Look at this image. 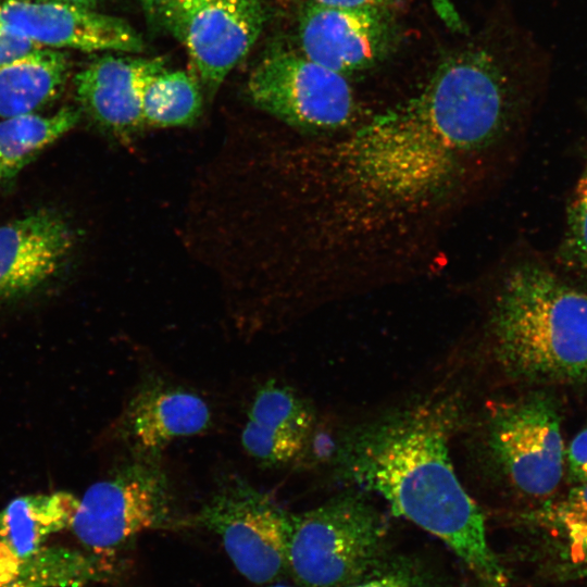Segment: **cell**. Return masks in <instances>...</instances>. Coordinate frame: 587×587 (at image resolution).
I'll list each match as a JSON object with an SVG mask.
<instances>
[{"mask_svg": "<svg viewBox=\"0 0 587 587\" xmlns=\"http://www.w3.org/2000/svg\"><path fill=\"white\" fill-rule=\"evenodd\" d=\"M491 451L514 486L532 497L558 488L564 467L559 417L544 399H529L496 411L489 427Z\"/></svg>", "mask_w": 587, "mask_h": 587, "instance_id": "8", "label": "cell"}, {"mask_svg": "<svg viewBox=\"0 0 587 587\" xmlns=\"http://www.w3.org/2000/svg\"><path fill=\"white\" fill-rule=\"evenodd\" d=\"M486 587H488V586H486Z\"/></svg>", "mask_w": 587, "mask_h": 587, "instance_id": "31", "label": "cell"}, {"mask_svg": "<svg viewBox=\"0 0 587 587\" xmlns=\"http://www.w3.org/2000/svg\"><path fill=\"white\" fill-rule=\"evenodd\" d=\"M492 324L498 354L513 372L554 380L587 372V294L548 271H512L498 295Z\"/></svg>", "mask_w": 587, "mask_h": 587, "instance_id": "3", "label": "cell"}, {"mask_svg": "<svg viewBox=\"0 0 587 587\" xmlns=\"http://www.w3.org/2000/svg\"><path fill=\"white\" fill-rule=\"evenodd\" d=\"M41 48L29 39L0 26V65L15 61Z\"/></svg>", "mask_w": 587, "mask_h": 587, "instance_id": "25", "label": "cell"}, {"mask_svg": "<svg viewBox=\"0 0 587 587\" xmlns=\"http://www.w3.org/2000/svg\"><path fill=\"white\" fill-rule=\"evenodd\" d=\"M192 522L220 538L250 583L262 586L287 573L290 513L245 478L222 480Z\"/></svg>", "mask_w": 587, "mask_h": 587, "instance_id": "6", "label": "cell"}, {"mask_svg": "<svg viewBox=\"0 0 587 587\" xmlns=\"http://www.w3.org/2000/svg\"><path fill=\"white\" fill-rule=\"evenodd\" d=\"M201 108L200 88L188 72L163 70L145 86L142 116L146 128L191 124L200 115Z\"/></svg>", "mask_w": 587, "mask_h": 587, "instance_id": "19", "label": "cell"}, {"mask_svg": "<svg viewBox=\"0 0 587 587\" xmlns=\"http://www.w3.org/2000/svg\"><path fill=\"white\" fill-rule=\"evenodd\" d=\"M177 522L161 458L129 457L78 498L70 528L89 553L108 560L138 535Z\"/></svg>", "mask_w": 587, "mask_h": 587, "instance_id": "5", "label": "cell"}, {"mask_svg": "<svg viewBox=\"0 0 587 587\" xmlns=\"http://www.w3.org/2000/svg\"><path fill=\"white\" fill-rule=\"evenodd\" d=\"M264 0H202L168 28L185 45L201 83L214 92L257 41Z\"/></svg>", "mask_w": 587, "mask_h": 587, "instance_id": "10", "label": "cell"}, {"mask_svg": "<svg viewBox=\"0 0 587 587\" xmlns=\"http://www.w3.org/2000/svg\"><path fill=\"white\" fill-rule=\"evenodd\" d=\"M583 179L587 180V170L585 172V175H584Z\"/></svg>", "mask_w": 587, "mask_h": 587, "instance_id": "30", "label": "cell"}, {"mask_svg": "<svg viewBox=\"0 0 587 587\" xmlns=\"http://www.w3.org/2000/svg\"><path fill=\"white\" fill-rule=\"evenodd\" d=\"M80 111L64 107L49 115L35 112L0 118V188L71 132L80 120Z\"/></svg>", "mask_w": 587, "mask_h": 587, "instance_id": "17", "label": "cell"}, {"mask_svg": "<svg viewBox=\"0 0 587 587\" xmlns=\"http://www.w3.org/2000/svg\"><path fill=\"white\" fill-rule=\"evenodd\" d=\"M47 1L65 3V4H71V5L85 8V9H93L96 5V0H47Z\"/></svg>", "mask_w": 587, "mask_h": 587, "instance_id": "28", "label": "cell"}, {"mask_svg": "<svg viewBox=\"0 0 587 587\" xmlns=\"http://www.w3.org/2000/svg\"><path fill=\"white\" fill-rule=\"evenodd\" d=\"M247 91L260 110L305 132L346 127L355 112L345 75L289 51L265 57L250 74Z\"/></svg>", "mask_w": 587, "mask_h": 587, "instance_id": "7", "label": "cell"}, {"mask_svg": "<svg viewBox=\"0 0 587 587\" xmlns=\"http://www.w3.org/2000/svg\"><path fill=\"white\" fill-rule=\"evenodd\" d=\"M571 473L580 483L587 480V428L578 433L567 449Z\"/></svg>", "mask_w": 587, "mask_h": 587, "instance_id": "26", "label": "cell"}, {"mask_svg": "<svg viewBox=\"0 0 587 587\" xmlns=\"http://www.w3.org/2000/svg\"><path fill=\"white\" fill-rule=\"evenodd\" d=\"M388 8L305 5L299 22L303 55L342 75L383 61L397 42Z\"/></svg>", "mask_w": 587, "mask_h": 587, "instance_id": "9", "label": "cell"}, {"mask_svg": "<svg viewBox=\"0 0 587 587\" xmlns=\"http://www.w3.org/2000/svg\"><path fill=\"white\" fill-rule=\"evenodd\" d=\"M260 587H295V586H291L289 584H285L283 582H280L279 579L278 580H275V582H272V583H268V584H265V585H262ZM297 587V586H296Z\"/></svg>", "mask_w": 587, "mask_h": 587, "instance_id": "29", "label": "cell"}, {"mask_svg": "<svg viewBox=\"0 0 587 587\" xmlns=\"http://www.w3.org/2000/svg\"><path fill=\"white\" fill-rule=\"evenodd\" d=\"M75 232L58 212L41 209L0 225V299L26 296L64 267Z\"/></svg>", "mask_w": 587, "mask_h": 587, "instance_id": "13", "label": "cell"}, {"mask_svg": "<svg viewBox=\"0 0 587 587\" xmlns=\"http://www.w3.org/2000/svg\"><path fill=\"white\" fill-rule=\"evenodd\" d=\"M386 524L364 498L341 495L290 513L287 573L297 587H348L384 555Z\"/></svg>", "mask_w": 587, "mask_h": 587, "instance_id": "4", "label": "cell"}, {"mask_svg": "<svg viewBox=\"0 0 587 587\" xmlns=\"http://www.w3.org/2000/svg\"><path fill=\"white\" fill-rule=\"evenodd\" d=\"M78 498L67 491L17 497L0 509V542L17 557H27L46 540L70 527Z\"/></svg>", "mask_w": 587, "mask_h": 587, "instance_id": "16", "label": "cell"}, {"mask_svg": "<svg viewBox=\"0 0 587 587\" xmlns=\"http://www.w3.org/2000/svg\"><path fill=\"white\" fill-rule=\"evenodd\" d=\"M587 520V480L575 487L567 498L553 510L551 522L563 525Z\"/></svg>", "mask_w": 587, "mask_h": 587, "instance_id": "23", "label": "cell"}, {"mask_svg": "<svg viewBox=\"0 0 587 587\" xmlns=\"http://www.w3.org/2000/svg\"><path fill=\"white\" fill-rule=\"evenodd\" d=\"M163 70L165 62L160 58L103 55L75 76L80 109L103 130L128 141L146 128L143 89Z\"/></svg>", "mask_w": 587, "mask_h": 587, "instance_id": "14", "label": "cell"}, {"mask_svg": "<svg viewBox=\"0 0 587 587\" xmlns=\"http://www.w3.org/2000/svg\"><path fill=\"white\" fill-rule=\"evenodd\" d=\"M564 539L558 566L563 578H587V520L559 525Z\"/></svg>", "mask_w": 587, "mask_h": 587, "instance_id": "21", "label": "cell"}, {"mask_svg": "<svg viewBox=\"0 0 587 587\" xmlns=\"http://www.w3.org/2000/svg\"><path fill=\"white\" fill-rule=\"evenodd\" d=\"M444 410L415 409L358 432L340 452L348 478L378 494L392 512L444 541L488 587H508L484 516L449 458Z\"/></svg>", "mask_w": 587, "mask_h": 587, "instance_id": "2", "label": "cell"}, {"mask_svg": "<svg viewBox=\"0 0 587 587\" xmlns=\"http://www.w3.org/2000/svg\"><path fill=\"white\" fill-rule=\"evenodd\" d=\"M315 2L333 7H382L388 8L395 0H314Z\"/></svg>", "mask_w": 587, "mask_h": 587, "instance_id": "27", "label": "cell"}, {"mask_svg": "<svg viewBox=\"0 0 587 587\" xmlns=\"http://www.w3.org/2000/svg\"><path fill=\"white\" fill-rule=\"evenodd\" d=\"M509 108L501 63L467 47L445 58L416 95L316 153L325 179L365 209H411L440 195L496 138Z\"/></svg>", "mask_w": 587, "mask_h": 587, "instance_id": "1", "label": "cell"}, {"mask_svg": "<svg viewBox=\"0 0 587 587\" xmlns=\"http://www.w3.org/2000/svg\"><path fill=\"white\" fill-rule=\"evenodd\" d=\"M574 252L587 270V180H580L570 214Z\"/></svg>", "mask_w": 587, "mask_h": 587, "instance_id": "22", "label": "cell"}, {"mask_svg": "<svg viewBox=\"0 0 587 587\" xmlns=\"http://www.w3.org/2000/svg\"><path fill=\"white\" fill-rule=\"evenodd\" d=\"M202 0H141L145 9L166 28Z\"/></svg>", "mask_w": 587, "mask_h": 587, "instance_id": "24", "label": "cell"}, {"mask_svg": "<svg viewBox=\"0 0 587 587\" xmlns=\"http://www.w3.org/2000/svg\"><path fill=\"white\" fill-rule=\"evenodd\" d=\"M68 72L67 55L48 48L0 65V118L35 113L53 101Z\"/></svg>", "mask_w": 587, "mask_h": 587, "instance_id": "15", "label": "cell"}, {"mask_svg": "<svg viewBox=\"0 0 587 587\" xmlns=\"http://www.w3.org/2000/svg\"><path fill=\"white\" fill-rule=\"evenodd\" d=\"M0 26L48 49L138 53L145 47L122 18L47 0L0 2Z\"/></svg>", "mask_w": 587, "mask_h": 587, "instance_id": "11", "label": "cell"}, {"mask_svg": "<svg viewBox=\"0 0 587 587\" xmlns=\"http://www.w3.org/2000/svg\"><path fill=\"white\" fill-rule=\"evenodd\" d=\"M247 420L272 435L307 448L315 416L311 405L291 386L278 378H268L255 389Z\"/></svg>", "mask_w": 587, "mask_h": 587, "instance_id": "18", "label": "cell"}, {"mask_svg": "<svg viewBox=\"0 0 587 587\" xmlns=\"http://www.w3.org/2000/svg\"><path fill=\"white\" fill-rule=\"evenodd\" d=\"M212 423L208 402L195 390L163 376L140 380L117 424L129 457L161 458L173 441L202 434Z\"/></svg>", "mask_w": 587, "mask_h": 587, "instance_id": "12", "label": "cell"}, {"mask_svg": "<svg viewBox=\"0 0 587 587\" xmlns=\"http://www.w3.org/2000/svg\"><path fill=\"white\" fill-rule=\"evenodd\" d=\"M348 587H438L434 576L417 561L384 557Z\"/></svg>", "mask_w": 587, "mask_h": 587, "instance_id": "20", "label": "cell"}]
</instances>
